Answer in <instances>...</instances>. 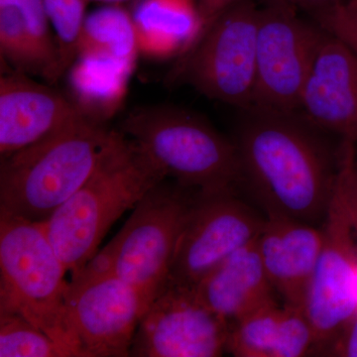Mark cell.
Returning <instances> with one entry per match:
<instances>
[{
    "label": "cell",
    "instance_id": "1",
    "mask_svg": "<svg viewBox=\"0 0 357 357\" xmlns=\"http://www.w3.org/2000/svg\"><path fill=\"white\" fill-rule=\"evenodd\" d=\"M236 143L241 185L267 218L314 225L325 220L340 166L319 128L298 112L243 110Z\"/></svg>",
    "mask_w": 357,
    "mask_h": 357
},
{
    "label": "cell",
    "instance_id": "2",
    "mask_svg": "<svg viewBox=\"0 0 357 357\" xmlns=\"http://www.w3.org/2000/svg\"><path fill=\"white\" fill-rule=\"evenodd\" d=\"M166 173L121 130L84 184L46 222L47 236L72 278L98 252L105 234Z\"/></svg>",
    "mask_w": 357,
    "mask_h": 357
},
{
    "label": "cell",
    "instance_id": "3",
    "mask_svg": "<svg viewBox=\"0 0 357 357\" xmlns=\"http://www.w3.org/2000/svg\"><path fill=\"white\" fill-rule=\"evenodd\" d=\"M114 130L84 115L0 158V213L44 223L95 171Z\"/></svg>",
    "mask_w": 357,
    "mask_h": 357
},
{
    "label": "cell",
    "instance_id": "4",
    "mask_svg": "<svg viewBox=\"0 0 357 357\" xmlns=\"http://www.w3.org/2000/svg\"><path fill=\"white\" fill-rule=\"evenodd\" d=\"M121 131L182 187L218 192L241 185L234 141L191 112L171 105L138 107L124 119Z\"/></svg>",
    "mask_w": 357,
    "mask_h": 357
},
{
    "label": "cell",
    "instance_id": "5",
    "mask_svg": "<svg viewBox=\"0 0 357 357\" xmlns=\"http://www.w3.org/2000/svg\"><path fill=\"white\" fill-rule=\"evenodd\" d=\"M67 272L43 223L0 213V312L20 314L81 357L67 318Z\"/></svg>",
    "mask_w": 357,
    "mask_h": 357
},
{
    "label": "cell",
    "instance_id": "6",
    "mask_svg": "<svg viewBox=\"0 0 357 357\" xmlns=\"http://www.w3.org/2000/svg\"><path fill=\"white\" fill-rule=\"evenodd\" d=\"M198 192L162 181L143 197L121 231L84 269L119 277L149 307L165 288L178 238Z\"/></svg>",
    "mask_w": 357,
    "mask_h": 357
},
{
    "label": "cell",
    "instance_id": "7",
    "mask_svg": "<svg viewBox=\"0 0 357 357\" xmlns=\"http://www.w3.org/2000/svg\"><path fill=\"white\" fill-rule=\"evenodd\" d=\"M356 143L342 141L340 166L324 220V241L304 311L317 344L331 342L357 314Z\"/></svg>",
    "mask_w": 357,
    "mask_h": 357
},
{
    "label": "cell",
    "instance_id": "8",
    "mask_svg": "<svg viewBox=\"0 0 357 357\" xmlns=\"http://www.w3.org/2000/svg\"><path fill=\"white\" fill-rule=\"evenodd\" d=\"M258 14L255 0H238L227 7L178 58L170 81L189 84L206 98L241 112L251 109Z\"/></svg>",
    "mask_w": 357,
    "mask_h": 357
},
{
    "label": "cell",
    "instance_id": "9",
    "mask_svg": "<svg viewBox=\"0 0 357 357\" xmlns=\"http://www.w3.org/2000/svg\"><path fill=\"white\" fill-rule=\"evenodd\" d=\"M288 4L264 0L258 14L251 109L298 112L325 30Z\"/></svg>",
    "mask_w": 357,
    "mask_h": 357
},
{
    "label": "cell",
    "instance_id": "10",
    "mask_svg": "<svg viewBox=\"0 0 357 357\" xmlns=\"http://www.w3.org/2000/svg\"><path fill=\"white\" fill-rule=\"evenodd\" d=\"M236 192H198L178 238L165 288L195 291L223 260L261 234L267 218L237 198Z\"/></svg>",
    "mask_w": 357,
    "mask_h": 357
},
{
    "label": "cell",
    "instance_id": "11",
    "mask_svg": "<svg viewBox=\"0 0 357 357\" xmlns=\"http://www.w3.org/2000/svg\"><path fill=\"white\" fill-rule=\"evenodd\" d=\"M147 305L119 277L82 270L66 295L70 331L81 357L130 356L134 335Z\"/></svg>",
    "mask_w": 357,
    "mask_h": 357
},
{
    "label": "cell",
    "instance_id": "12",
    "mask_svg": "<svg viewBox=\"0 0 357 357\" xmlns=\"http://www.w3.org/2000/svg\"><path fill=\"white\" fill-rule=\"evenodd\" d=\"M229 324L196 292L166 287L143 314L130 356L215 357L227 351Z\"/></svg>",
    "mask_w": 357,
    "mask_h": 357
},
{
    "label": "cell",
    "instance_id": "13",
    "mask_svg": "<svg viewBox=\"0 0 357 357\" xmlns=\"http://www.w3.org/2000/svg\"><path fill=\"white\" fill-rule=\"evenodd\" d=\"M298 114L319 130L338 134L342 140L356 144L357 54L326 30Z\"/></svg>",
    "mask_w": 357,
    "mask_h": 357
},
{
    "label": "cell",
    "instance_id": "14",
    "mask_svg": "<svg viewBox=\"0 0 357 357\" xmlns=\"http://www.w3.org/2000/svg\"><path fill=\"white\" fill-rule=\"evenodd\" d=\"M81 115L58 91L8 68L0 77V158L43 139Z\"/></svg>",
    "mask_w": 357,
    "mask_h": 357
},
{
    "label": "cell",
    "instance_id": "15",
    "mask_svg": "<svg viewBox=\"0 0 357 357\" xmlns=\"http://www.w3.org/2000/svg\"><path fill=\"white\" fill-rule=\"evenodd\" d=\"M323 241V229L312 225L267 218L258 249L268 278L285 305L304 309Z\"/></svg>",
    "mask_w": 357,
    "mask_h": 357
},
{
    "label": "cell",
    "instance_id": "16",
    "mask_svg": "<svg viewBox=\"0 0 357 357\" xmlns=\"http://www.w3.org/2000/svg\"><path fill=\"white\" fill-rule=\"evenodd\" d=\"M257 239L223 260L195 289L204 305L229 326L256 310L276 303Z\"/></svg>",
    "mask_w": 357,
    "mask_h": 357
},
{
    "label": "cell",
    "instance_id": "17",
    "mask_svg": "<svg viewBox=\"0 0 357 357\" xmlns=\"http://www.w3.org/2000/svg\"><path fill=\"white\" fill-rule=\"evenodd\" d=\"M50 26L43 0H0V52L9 69L49 83L60 79Z\"/></svg>",
    "mask_w": 357,
    "mask_h": 357
},
{
    "label": "cell",
    "instance_id": "18",
    "mask_svg": "<svg viewBox=\"0 0 357 357\" xmlns=\"http://www.w3.org/2000/svg\"><path fill=\"white\" fill-rule=\"evenodd\" d=\"M132 17L139 53L147 58H180L203 31L198 0H139Z\"/></svg>",
    "mask_w": 357,
    "mask_h": 357
},
{
    "label": "cell",
    "instance_id": "19",
    "mask_svg": "<svg viewBox=\"0 0 357 357\" xmlns=\"http://www.w3.org/2000/svg\"><path fill=\"white\" fill-rule=\"evenodd\" d=\"M133 70L110 59L77 56L67 70L70 102L86 119L105 123L123 105Z\"/></svg>",
    "mask_w": 357,
    "mask_h": 357
},
{
    "label": "cell",
    "instance_id": "20",
    "mask_svg": "<svg viewBox=\"0 0 357 357\" xmlns=\"http://www.w3.org/2000/svg\"><path fill=\"white\" fill-rule=\"evenodd\" d=\"M139 54L132 13L121 4H107L86 15L77 56L110 59L135 68Z\"/></svg>",
    "mask_w": 357,
    "mask_h": 357
},
{
    "label": "cell",
    "instance_id": "21",
    "mask_svg": "<svg viewBox=\"0 0 357 357\" xmlns=\"http://www.w3.org/2000/svg\"><path fill=\"white\" fill-rule=\"evenodd\" d=\"M281 314L274 303L230 325L227 351L239 357H272Z\"/></svg>",
    "mask_w": 357,
    "mask_h": 357
},
{
    "label": "cell",
    "instance_id": "22",
    "mask_svg": "<svg viewBox=\"0 0 357 357\" xmlns=\"http://www.w3.org/2000/svg\"><path fill=\"white\" fill-rule=\"evenodd\" d=\"M0 356L74 357L43 331L11 312H0Z\"/></svg>",
    "mask_w": 357,
    "mask_h": 357
},
{
    "label": "cell",
    "instance_id": "23",
    "mask_svg": "<svg viewBox=\"0 0 357 357\" xmlns=\"http://www.w3.org/2000/svg\"><path fill=\"white\" fill-rule=\"evenodd\" d=\"M91 1L93 0H43L45 10L55 32L61 77L76 60L77 42Z\"/></svg>",
    "mask_w": 357,
    "mask_h": 357
},
{
    "label": "cell",
    "instance_id": "24",
    "mask_svg": "<svg viewBox=\"0 0 357 357\" xmlns=\"http://www.w3.org/2000/svg\"><path fill=\"white\" fill-rule=\"evenodd\" d=\"M316 342L311 323L302 307H282L280 323L272 357H300L306 356Z\"/></svg>",
    "mask_w": 357,
    "mask_h": 357
},
{
    "label": "cell",
    "instance_id": "25",
    "mask_svg": "<svg viewBox=\"0 0 357 357\" xmlns=\"http://www.w3.org/2000/svg\"><path fill=\"white\" fill-rule=\"evenodd\" d=\"M310 18L349 45L357 54V0H344Z\"/></svg>",
    "mask_w": 357,
    "mask_h": 357
},
{
    "label": "cell",
    "instance_id": "26",
    "mask_svg": "<svg viewBox=\"0 0 357 357\" xmlns=\"http://www.w3.org/2000/svg\"><path fill=\"white\" fill-rule=\"evenodd\" d=\"M335 340V352L337 356L357 357V314L344 326Z\"/></svg>",
    "mask_w": 357,
    "mask_h": 357
},
{
    "label": "cell",
    "instance_id": "27",
    "mask_svg": "<svg viewBox=\"0 0 357 357\" xmlns=\"http://www.w3.org/2000/svg\"><path fill=\"white\" fill-rule=\"evenodd\" d=\"M270 1H278L288 4V6L297 9L298 11H303L307 15L312 16L335 6V4L340 3L344 0H270Z\"/></svg>",
    "mask_w": 357,
    "mask_h": 357
},
{
    "label": "cell",
    "instance_id": "28",
    "mask_svg": "<svg viewBox=\"0 0 357 357\" xmlns=\"http://www.w3.org/2000/svg\"><path fill=\"white\" fill-rule=\"evenodd\" d=\"M236 1L238 0H198L204 22L203 31L223 10Z\"/></svg>",
    "mask_w": 357,
    "mask_h": 357
},
{
    "label": "cell",
    "instance_id": "29",
    "mask_svg": "<svg viewBox=\"0 0 357 357\" xmlns=\"http://www.w3.org/2000/svg\"><path fill=\"white\" fill-rule=\"evenodd\" d=\"M354 215H356V227L357 234V177L356 185H354Z\"/></svg>",
    "mask_w": 357,
    "mask_h": 357
},
{
    "label": "cell",
    "instance_id": "30",
    "mask_svg": "<svg viewBox=\"0 0 357 357\" xmlns=\"http://www.w3.org/2000/svg\"><path fill=\"white\" fill-rule=\"evenodd\" d=\"M93 1L103 2L107 4H121L122 2L128 1V0H93Z\"/></svg>",
    "mask_w": 357,
    "mask_h": 357
},
{
    "label": "cell",
    "instance_id": "31",
    "mask_svg": "<svg viewBox=\"0 0 357 357\" xmlns=\"http://www.w3.org/2000/svg\"><path fill=\"white\" fill-rule=\"evenodd\" d=\"M356 293H357V275H356Z\"/></svg>",
    "mask_w": 357,
    "mask_h": 357
}]
</instances>
